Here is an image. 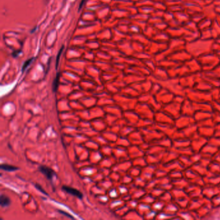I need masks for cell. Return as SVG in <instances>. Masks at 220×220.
<instances>
[{
  "label": "cell",
  "mask_w": 220,
  "mask_h": 220,
  "mask_svg": "<svg viewBox=\"0 0 220 220\" xmlns=\"http://www.w3.org/2000/svg\"><path fill=\"white\" fill-rule=\"evenodd\" d=\"M85 2V0H82V1H81V3H80V7H79V11H80V10H81V8H82V7H83V5H84Z\"/></svg>",
  "instance_id": "obj_9"
},
{
  "label": "cell",
  "mask_w": 220,
  "mask_h": 220,
  "mask_svg": "<svg viewBox=\"0 0 220 220\" xmlns=\"http://www.w3.org/2000/svg\"><path fill=\"white\" fill-rule=\"evenodd\" d=\"M34 58H30V59H29L28 60H27V61L24 63V65H23V67H22V69H21L22 72H24L26 70V68L30 65V64L32 62H33V61L34 60Z\"/></svg>",
  "instance_id": "obj_6"
},
{
  "label": "cell",
  "mask_w": 220,
  "mask_h": 220,
  "mask_svg": "<svg viewBox=\"0 0 220 220\" xmlns=\"http://www.w3.org/2000/svg\"><path fill=\"white\" fill-rule=\"evenodd\" d=\"M39 170L41 172L43 173V174L49 179V180H52L53 177L56 175V174H55L54 171L52 170V169L48 167L40 166L39 167Z\"/></svg>",
  "instance_id": "obj_2"
},
{
  "label": "cell",
  "mask_w": 220,
  "mask_h": 220,
  "mask_svg": "<svg viewBox=\"0 0 220 220\" xmlns=\"http://www.w3.org/2000/svg\"><path fill=\"white\" fill-rule=\"evenodd\" d=\"M62 189L63 190H65V192H67V193L70 194L72 196H74L77 197V198H80V199L83 198V194H82L81 192L80 191H79L78 190L74 189V188H72V187H68V186L63 185L62 187Z\"/></svg>",
  "instance_id": "obj_1"
},
{
  "label": "cell",
  "mask_w": 220,
  "mask_h": 220,
  "mask_svg": "<svg viewBox=\"0 0 220 220\" xmlns=\"http://www.w3.org/2000/svg\"><path fill=\"white\" fill-rule=\"evenodd\" d=\"M59 212H60V213H61V214H65V216H68V217H70L71 218H73V217H72V216H69V214H67V213H65V212H63V211H61V210H59Z\"/></svg>",
  "instance_id": "obj_10"
},
{
  "label": "cell",
  "mask_w": 220,
  "mask_h": 220,
  "mask_svg": "<svg viewBox=\"0 0 220 220\" xmlns=\"http://www.w3.org/2000/svg\"><path fill=\"white\" fill-rule=\"evenodd\" d=\"M1 168L2 169V170L8 171V172H12V171H15L16 170H18L17 167H16L15 166H13V165H8V164H2Z\"/></svg>",
  "instance_id": "obj_4"
},
{
  "label": "cell",
  "mask_w": 220,
  "mask_h": 220,
  "mask_svg": "<svg viewBox=\"0 0 220 220\" xmlns=\"http://www.w3.org/2000/svg\"><path fill=\"white\" fill-rule=\"evenodd\" d=\"M0 204L2 207H8L11 204V200L7 196L2 194L0 197Z\"/></svg>",
  "instance_id": "obj_3"
},
{
  "label": "cell",
  "mask_w": 220,
  "mask_h": 220,
  "mask_svg": "<svg viewBox=\"0 0 220 220\" xmlns=\"http://www.w3.org/2000/svg\"><path fill=\"white\" fill-rule=\"evenodd\" d=\"M63 49H64V46L63 45L62 47H61V49H60V50H59V52H58V54L57 59H56V68H58V64H59V58H60V56H61V54H62V52H63Z\"/></svg>",
  "instance_id": "obj_7"
},
{
  "label": "cell",
  "mask_w": 220,
  "mask_h": 220,
  "mask_svg": "<svg viewBox=\"0 0 220 220\" xmlns=\"http://www.w3.org/2000/svg\"><path fill=\"white\" fill-rule=\"evenodd\" d=\"M35 187H36V188H37V189H38L39 191L42 192V193L45 194V195H48V194L47 193V192H46L44 190H43V188H42V187H41L39 185H38V184H36V185H35Z\"/></svg>",
  "instance_id": "obj_8"
},
{
  "label": "cell",
  "mask_w": 220,
  "mask_h": 220,
  "mask_svg": "<svg viewBox=\"0 0 220 220\" xmlns=\"http://www.w3.org/2000/svg\"><path fill=\"white\" fill-rule=\"evenodd\" d=\"M59 74H58L56 75V78L54 79V82H53V85H52V89L54 92H56L58 90V85H59Z\"/></svg>",
  "instance_id": "obj_5"
}]
</instances>
